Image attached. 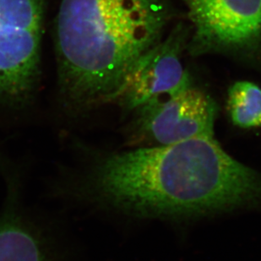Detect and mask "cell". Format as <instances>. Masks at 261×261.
Instances as JSON below:
<instances>
[{"mask_svg":"<svg viewBox=\"0 0 261 261\" xmlns=\"http://www.w3.org/2000/svg\"><path fill=\"white\" fill-rule=\"evenodd\" d=\"M81 163L64 188L85 204L138 217H182L261 204V175L214 136L119 153L78 142Z\"/></svg>","mask_w":261,"mask_h":261,"instance_id":"cell-1","label":"cell"},{"mask_svg":"<svg viewBox=\"0 0 261 261\" xmlns=\"http://www.w3.org/2000/svg\"><path fill=\"white\" fill-rule=\"evenodd\" d=\"M168 21L163 0H62L56 48L69 109L116 100L134 64L159 42Z\"/></svg>","mask_w":261,"mask_h":261,"instance_id":"cell-2","label":"cell"},{"mask_svg":"<svg viewBox=\"0 0 261 261\" xmlns=\"http://www.w3.org/2000/svg\"><path fill=\"white\" fill-rule=\"evenodd\" d=\"M43 30L42 0H0V98L25 101L37 82Z\"/></svg>","mask_w":261,"mask_h":261,"instance_id":"cell-3","label":"cell"},{"mask_svg":"<svg viewBox=\"0 0 261 261\" xmlns=\"http://www.w3.org/2000/svg\"><path fill=\"white\" fill-rule=\"evenodd\" d=\"M215 115L210 96L189 87L141 107L139 133L158 146L214 136Z\"/></svg>","mask_w":261,"mask_h":261,"instance_id":"cell-4","label":"cell"},{"mask_svg":"<svg viewBox=\"0 0 261 261\" xmlns=\"http://www.w3.org/2000/svg\"><path fill=\"white\" fill-rule=\"evenodd\" d=\"M181 46V37L173 33L150 47L134 64L116 100L128 109H141L190 87L180 60Z\"/></svg>","mask_w":261,"mask_h":261,"instance_id":"cell-5","label":"cell"},{"mask_svg":"<svg viewBox=\"0 0 261 261\" xmlns=\"http://www.w3.org/2000/svg\"><path fill=\"white\" fill-rule=\"evenodd\" d=\"M196 37L208 46L239 48L261 38V0H185Z\"/></svg>","mask_w":261,"mask_h":261,"instance_id":"cell-6","label":"cell"},{"mask_svg":"<svg viewBox=\"0 0 261 261\" xmlns=\"http://www.w3.org/2000/svg\"><path fill=\"white\" fill-rule=\"evenodd\" d=\"M4 175L6 193L0 211V261H55V243L22 202L19 173L6 170Z\"/></svg>","mask_w":261,"mask_h":261,"instance_id":"cell-7","label":"cell"},{"mask_svg":"<svg viewBox=\"0 0 261 261\" xmlns=\"http://www.w3.org/2000/svg\"><path fill=\"white\" fill-rule=\"evenodd\" d=\"M227 109L235 125L261 127V88L249 82H236L228 91Z\"/></svg>","mask_w":261,"mask_h":261,"instance_id":"cell-8","label":"cell"}]
</instances>
